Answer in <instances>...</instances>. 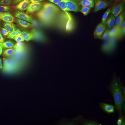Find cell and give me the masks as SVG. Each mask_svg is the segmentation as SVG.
<instances>
[{
	"mask_svg": "<svg viewBox=\"0 0 125 125\" xmlns=\"http://www.w3.org/2000/svg\"><path fill=\"white\" fill-rule=\"evenodd\" d=\"M30 104V100L27 96L11 98L7 102L5 109L11 114H19L26 110Z\"/></svg>",
	"mask_w": 125,
	"mask_h": 125,
	"instance_id": "8fae6325",
	"label": "cell"
},
{
	"mask_svg": "<svg viewBox=\"0 0 125 125\" xmlns=\"http://www.w3.org/2000/svg\"><path fill=\"white\" fill-rule=\"evenodd\" d=\"M7 52L13 59L17 67L30 61L34 57L33 51L26 45L10 44L7 48Z\"/></svg>",
	"mask_w": 125,
	"mask_h": 125,
	"instance_id": "ba28073f",
	"label": "cell"
},
{
	"mask_svg": "<svg viewBox=\"0 0 125 125\" xmlns=\"http://www.w3.org/2000/svg\"><path fill=\"white\" fill-rule=\"evenodd\" d=\"M85 17L112 29L119 22L116 13L101 5H93L85 10Z\"/></svg>",
	"mask_w": 125,
	"mask_h": 125,
	"instance_id": "3957f363",
	"label": "cell"
},
{
	"mask_svg": "<svg viewBox=\"0 0 125 125\" xmlns=\"http://www.w3.org/2000/svg\"><path fill=\"white\" fill-rule=\"evenodd\" d=\"M3 48V41L2 40H0V54L1 53Z\"/></svg>",
	"mask_w": 125,
	"mask_h": 125,
	"instance_id": "d4e9b609",
	"label": "cell"
},
{
	"mask_svg": "<svg viewBox=\"0 0 125 125\" xmlns=\"http://www.w3.org/2000/svg\"><path fill=\"white\" fill-rule=\"evenodd\" d=\"M113 9L119 15L125 20V0Z\"/></svg>",
	"mask_w": 125,
	"mask_h": 125,
	"instance_id": "7402d4cb",
	"label": "cell"
},
{
	"mask_svg": "<svg viewBox=\"0 0 125 125\" xmlns=\"http://www.w3.org/2000/svg\"><path fill=\"white\" fill-rule=\"evenodd\" d=\"M47 0H29L24 5V10L26 11L30 12Z\"/></svg>",
	"mask_w": 125,
	"mask_h": 125,
	"instance_id": "d6986e66",
	"label": "cell"
},
{
	"mask_svg": "<svg viewBox=\"0 0 125 125\" xmlns=\"http://www.w3.org/2000/svg\"><path fill=\"white\" fill-rule=\"evenodd\" d=\"M1 39H2V36H1V35L0 31V40H1Z\"/></svg>",
	"mask_w": 125,
	"mask_h": 125,
	"instance_id": "4316f807",
	"label": "cell"
},
{
	"mask_svg": "<svg viewBox=\"0 0 125 125\" xmlns=\"http://www.w3.org/2000/svg\"><path fill=\"white\" fill-rule=\"evenodd\" d=\"M61 5L59 0H48L30 11L29 17L40 22H49L53 19Z\"/></svg>",
	"mask_w": 125,
	"mask_h": 125,
	"instance_id": "52a82bcc",
	"label": "cell"
},
{
	"mask_svg": "<svg viewBox=\"0 0 125 125\" xmlns=\"http://www.w3.org/2000/svg\"><path fill=\"white\" fill-rule=\"evenodd\" d=\"M88 0H59L61 5L62 6H72L78 5Z\"/></svg>",
	"mask_w": 125,
	"mask_h": 125,
	"instance_id": "603a6c76",
	"label": "cell"
},
{
	"mask_svg": "<svg viewBox=\"0 0 125 125\" xmlns=\"http://www.w3.org/2000/svg\"><path fill=\"white\" fill-rule=\"evenodd\" d=\"M101 4L114 9L116 6L120 4L125 0H94Z\"/></svg>",
	"mask_w": 125,
	"mask_h": 125,
	"instance_id": "ffe728a7",
	"label": "cell"
},
{
	"mask_svg": "<svg viewBox=\"0 0 125 125\" xmlns=\"http://www.w3.org/2000/svg\"><path fill=\"white\" fill-rule=\"evenodd\" d=\"M9 77L5 73L4 70L0 64V86L9 84Z\"/></svg>",
	"mask_w": 125,
	"mask_h": 125,
	"instance_id": "44dd1931",
	"label": "cell"
},
{
	"mask_svg": "<svg viewBox=\"0 0 125 125\" xmlns=\"http://www.w3.org/2000/svg\"><path fill=\"white\" fill-rule=\"evenodd\" d=\"M42 71L45 72L49 80L54 83L67 77V70L64 63L52 60L44 63Z\"/></svg>",
	"mask_w": 125,
	"mask_h": 125,
	"instance_id": "9c48e42d",
	"label": "cell"
},
{
	"mask_svg": "<svg viewBox=\"0 0 125 125\" xmlns=\"http://www.w3.org/2000/svg\"><path fill=\"white\" fill-rule=\"evenodd\" d=\"M84 11L83 7L80 4L62 6L52 20L53 26L61 27L76 21L81 18Z\"/></svg>",
	"mask_w": 125,
	"mask_h": 125,
	"instance_id": "5b68a950",
	"label": "cell"
},
{
	"mask_svg": "<svg viewBox=\"0 0 125 125\" xmlns=\"http://www.w3.org/2000/svg\"><path fill=\"white\" fill-rule=\"evenodd\" d=\"M30 87L22 81H13L7 85L0 86V89L6 97L13 98L26 95Z\"/></svg>",
	"mask_w": 125,
	"mask_h": 125,
	"instance_id": "30bf717a",
	"label": "cell"
},
{
	"mask_svg": "<svg viewBox=\"0 0 125 125\" xmlns=\"http://www.w3.org/2000/svg\"><path fill=\"white\" fill-rule=\"evenodd\" d=\"M2 64L6 72L10 75L15 74L17 69V65L10 56H4L2 58Z\"/></svg>",
	"mask_w": 125,
	"mask_h": 125,
	"instance_id": "ac0fdd59",
	"label": "cell"
},
{
	"mask_svg": "<svg viewBox=\"0 0 125 125\" xmlns=\"http://www.w3.org/2000/svg\"><path fill=\"white\" fill-rule=\"evenodd\" d=\"M29 0H0V9L13 10L19 9Z\"/></svg>",
	"mask_w": 125,
	"mask_h": 125,
	"instance_id": "2e32d148",
	"label": "cell"
},
{
	"mask_svg": "<svg viewBox=\"0 0 125 125\" xmlns=\"http://www.w3.org/2000/svg\"><path fill=\"white\" fill-rule=\"evenodd\" d=\"M25 21V18L18 11H0V24H17Z\"/></svg>",
	"mask_w": 125,
	"mask_h": 125,
	"instance_id": "9a60e30c",
	"label": "cell"
},
{
	"mask_svg": "<svg viewBox=\"0 0 125 125\" xmlns=\"http://www.w3.org/2000/svg\"><path fill=\"white\" fill-rule=\"evenodd\" d=\"M26 26L28 32L35 36L62 46L65 43L62 31L53 25L32 20L27 23Z\"/></svg>",
	"mask_w": 125,
	"mask_h": 125,
	"instance_id": "7a4b0ae2",
	"label": "cell"
},
{
	"mask_svg": "<svg viewBox=\"0 0 125 125\" xmlns=\"http://www.w3.org/2000/svg\"><path fill=\"white\" fill-rule=\"evenodd\" d=\"M5 98L3 94H2L0 89V109H2L5 105Z\"/></svg>",
	"mask_w": 125,
	"mask_h": 125,
	"instance_id": "cb8c5ba5",
	"label": "cell"
},
{
	"mask_svg": "<svg viewBox=\"0 0 125 125\" xmlns=\"http://www.w3.org/2000/svg\"><path fill=\"white\" fill-rule=\"evenodd\" d=\"M0 31L2 39L10 44L26 45L30 40L27 31L20 25L0 24Z\"/></svg>",
	"mask_w": 125,
	"mask_h": 125,
	"instance_id": "8992f818",
	"label": "cell"
},
{
	"mask_svg": "<svg viewBox=\"0 0 125 125\" xmlns=\"http://www.w3.org/2000/svg\"><path fill=\"white\" fill-rule=\"evenodd\" d=\"M49 94V89L47 85L43 83L34 85L26 94V96L34 101H42L47 98Z\"/></svg>",
	"mask_w": 125,
	"mask_h": 125,
	"instance_id": "5bb4252c",
	"label": "cell"
},
{
	"mask_svg": "<svg viewBox=\"0 0 125 125\" xmlns=\"http://www.w3.org/2000/svg\"><path fill=\"white\" fill-rule=\"evenodd\" d=\"M44 63L38 58H34L30 61L17 67L14 76L18 77H26L30 72L42 71Z\"/></svg>",
	"mask_w": 125,
	"mask_h": 125,
	"instance_id": "4fadbf2b",
	"label": "cell"
},
{
	"mask_svg": "<svg viewBox=\"0 0 125 125\" xmlns=\"http://www.w3.org/2000/svg\"><path fill=\"white\" fill-rule=\"evenodd\" d=\"M67 72V77L75 80H84L87 76L84 69L79 63L67 58L63 62Z\"/></svg>",
	"mask_w": 125,
	"mask_h": 125,
	"instance_id": "7c38bea8",
	"label": "cell"
},
{
	"mask_svg": "<svg viewBox=\"0 0 125 125\" xmlns=\"http://www.w3.org/2000/svg\"><path fill=\"white\" fill-rule=\"evenodd\" d=\"M0 125H3V121L2 119V117L0 116Z\"/></svg>",
	"mask_w": 125,
	"mask_h": 125,
	"instance_id": "484cf974",
	"label": "cell"
},
{
	"mask_svg": "<svg viewBox=\"0 0 125 125\" xmlns=\"http://www.w3.org/2000/svg\"><path fill=\"white\" fill-rule=\"evenodd\" d=\"M26 77L34 85L44 83L49 80L47 75L42 71L30 72Z\"/></svg>",
	"mask_w": 125,
	"mask_h": 125,
	"instance_id": "e0dca14e",
	"label": "cell"
},
{
	"mask_svg": "<svg viewBox=\"0 0 125 125\" xmlns=\"http://www.w3.org/2000/svg\"><path fill=\"white\" fill-rule=\"evenodd\" d=\"M111 28L88 18H83L73 27V31L81 40L87 45H98L106 40Z\"/></svg>",
	"mask_w": 125,
	"mask_h": 125,
	"instance_id": "6da1fadb",
	"label": "cell"
},
{
	"mask_svg": "<svg viewBox=\"0 0 125 125\" xmlns=\"http://www.w3.org/2000/svg\"><path fill=\"white\" fill-rule=\"evenodd\" d=\"M30 42L40 57L44 61H48L57 58L62 52V48L57 44L36 36L32 37Z\"/></svg>",
	"mask_w": 125,
	"mask_h": 125,
	"instance_id": "277c9868",
	"label": "cell"
}]
</instances>
